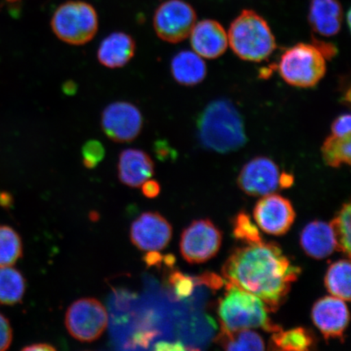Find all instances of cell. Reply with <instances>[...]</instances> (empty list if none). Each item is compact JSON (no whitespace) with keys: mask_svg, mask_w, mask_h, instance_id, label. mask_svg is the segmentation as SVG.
I'll return each instance as SVG.
<instances>
[{"mask_svg":"<svg viewBox=\"0 0 351 351\" xmlns=\"http://www.w3.org/2000/svg\"><path fill=\"white\" fill-rule=\"evenodd\" d=\"M156 335V332H141L136 333V335L132 339V344L134 346H142L145 348L147 345L150 344L154 337Z\"/></svg>","mask_w":351,"mask_h":351,"instance_id":"obj_34","label":"cell"},{"mask_svg":"<svg viewBox=\"0 0 351 351\" xmlns=\"http://www.w3.org/2000/svg\"><path fill=\"white\" fill-rule=\"evenodd\" d=\"M295 217L291 201L274 193L263 196L254 209V218L258 226L271 235L287 234L295 222Z\"/></svg>","mask_w":351,"mask_h":351,"instance_id":"obj_11","label":"cell"},{"mask_svg":"<svg viewBox=\"0 0 351 351\" xmlns=\"http://www.w3.org/2000/svg\"><path fill=\"white\" fill-rule=\"evenodd\" d=\"M326 59L313 44L298 43L285 51L279 73L289 85L298 88L317 86L326 73Z\"/></svg>","mask_w":351,"mask_h":351,"instance_id":"obj_6","label":"cell"},{"mask_svg":"<svg viewBox=\"0 0 351 351\" xmlns=\"http://www.w3.org/2000/svg\"><path fill=\"white\" fill-rule=\"evenodd\" d=\"M62 90L65 95H73L74 94H76L77 86L75 82L73 81H68L63 85Z\"/></svg>","mask_w":351,"mask_h":351,"instance_id":"obj_40","label":"cell"},{"mask_svg":"<svg viewBox=\"0 0 351 351\" xmlns=\"http://www.w3.org/2000/svg\"><path fill=\"white\" fill-rule=\"evenodd\" d=\"M25 279L12 266L0 267V304H19L25 292Z\"/></svg>","mask_w":351,"mask_h":351,"instance_id":"obj_23","label":"cell"},{"mask_svg":"<svg viewBox=\"0 0 351 351\" xmlns=\"http://www.w3.org/2000/svg\"><path fill=\"white\" fill-rule=\"evenodd\" d=\"M12 341V329L8 319L0 313V351L10 348Z\"/></svg>","mask_w":351,"mask_h":351,"instance_id":"obj_31","label":"cell"},{"mask_svg":"<svg viewBox=\"0 0 351 351\" xmlns=\"http://www.w3.org/2000/svg\"><path fill=\"white\" fill-rule=\"evenodd\" d=\"M101 126L104 133L112 141L130 143L141 133L143 117L140 110L133 104L118 101L104 110Z\"/></svg>","mask_w":351,"mask_h":351,"instance_id":"obj_10","label":"cell"},{"mask_svg":"<svg viewBox=\"0 0 351 351\" xmlns=\"http://www.w3.org/2000/svg\"><path fill=\"white\" fill-rule=\"evenodd\" d=\"M350 204H344L330 223L335 235L337 251L344 253L349 258L350 256Z\"/></svg>","mask_w":351,"mask_h":351,"instance_id":"obj_27","label":"cell"},{"mask_svg":"<svg viewBox=\"0 0 351 351\" xmlns=\"http://www.w3.org/2000/svg\"><path fill=\"white\" fill-rule=\"evenodd\" d=\"M313 45L322 52L326 59L331 58V57L336 54L335 47H333L332 44L315 40Z\"/></svg>","mask_w":351,"mask_h":351,"instance_id":"obj_36","label":"cell"},{"mask_svg":"<svg viewBox=\"0 0 351 351\" xmlns=\"http://www.w3.org/2000/svg\"><path fill=\"white\" fill-rule=\"evenodd\" d=\"M205 147L219 153L239 150L247 143L243 118L230 101L219 99L205 108L199 122Z\"/></svg>","mask_w":351,"mask_h":351,"instance_id":"obj_2","label":"cell"},{"mask_svg":"<svg viewBox=\"0 0 351 351\" xmlns=\"http://www.w3.org/2000/svg\"><path fill=\"white\" fill-rule=\"evenodd\" d=\"M280 173L274 161L267 157H256L245 165L238 178L241 190L251 196H265L282 190Z\"/></svg>","mask_w":351,"mask_h":351,"instance_id":"obj_12","label":"cell"},{"mask_svg":"<svg viewBox=\"0 0 351 351\" xmlns=\"http://www.w3.org/2000/svg\"><path fill=\"white\" fill-rule=\"evenodd\" d=\"M172 236V226L156 212L143 213L131 226V241L141 251H160L169 245Z\"/></svg>","mask_w":351,"mask_h":351,"instance_id":"obj_13","label":"cell"},{"mask_svg":"<svg viewBox=\"0 0 351 351\" xmlns=\"http://www.w3.org/2000/svg\"><path fill=\"white\" fill-rule=\"evenodd\" d=\"M343 12L339 0H311L308 20L311 28L322 36L339 34Z\"/></svg>","mask_w":351,"mask_h":351,"instance_id":"obj_19","label":"cell"},{"mask_svg":"<svg viewBox=\"0 0 351 351\" xmlns=\"http://www.w3.org/2000/svg\"><path fill=\"white\" fill-rule=\"evenodd\" d=\"M23 350L27 351H51L56 350V348L53 346L47 343H38L33 344L29 346H25Z\"/></svg>","mask_w":351,"mask_h":351,"instance_id":"obj_39","label":"cell"},{"mask_svg":"<svg viewBox=\"0 0 351 351\" xmlns=\"http://www.w3.org/2000/svg\"><path fill=\"white\" fill-rule=\"evenodd\" d=\"M217 313L221 328L226 330L262 328L274 333L282 328L271 322L265 302L229 282L226 283L225 295L219 301Z\"/></svg>","mask_w":351,"mask_h":351,"instance_id":"obj_3","label":"cell"},{"mask_svg":"<svg viewBox=\"0 0 351 351\" xmlns=\"http://www.w3.org/2000/svg\"><path fill=\"white\" fill-rule=\"evenodd\" d=\"M12 203V197L10 195L7 194V193H1L0 194V205L8 207Z\"/></svg>","mask_w":351,"mask_h":351,"instance_id":"obj_41","label":"cell"},{"mask_svg":"<svg viewBox=\"0 0 351 351\" xmlns=\"http://www.w3.org/2000/svg\"><path fill=\"white\" fill-rule=\"evenodd\" d=\"M215 341L226 350H265V343L262 337L252 329L230 331L221 328Z\"/></svg>","mask_w":351,"mask_h":351,"instance_id":"obj_22","label":"cell"},{"mask_svg":"<svg viewBox=\"0 0 351 351\" xmlns=\"http://www.w3.org/2000/svg\"><path fill=\"white\" fill-rule=\"evenodd\" d=\"M105 149L103 144L96 140H90L82 147L83 165L87 169H94L104 160Z\"/></svg>","mask_w":351,"mask_h":351,"instance_id":"obj_30","label":"cell"},{"mask_svg":"<svg viewBox=\"0 0 351 351\" xmlns=\"http://www.w3.org/2000/svg\"><path fill=\"white\" fill-rule=\"evenodd\" d=\"M300 245L304 251L315 260H322L337 251L335 232L330 223L315 221L302 231Z\"/></svg>","mask_w":351,"mask_h":351,"instance_id":"obj_17","label":"cell"},{"mask_svg":"<svg viewBox=\"0 0 351 351\" xmlns=\"http://www.w3.org/2000/svg\"><path fill=\"white\" fill-rule=\"evenodd\" d=\"M322 153L324 163L332 168H340L342 165H350L351 135L346 137L329 136L322 145Z\"/></svg>","mask_w":351,"mask_h":351,"instance_id":"obj_25","label":"cell"},{"mask_svg":"<svg viewBox=\"0 0 351 351\" xmlns=\"http://www.w3.org/2000/svg\"><path fill=\"white\" fill-rule=\"evenodd\" d=\"M232 234L237 240L245 244L256 243L263 241L260 230L249 215L243 212L239 213L234 218Z\"/></svg>","mask_w":351,"mask_h":351,"instance_id":"obj_28","label":"cell"},{"mask_svg":"<svg viewBox=\"0 0 351 351\" xmlns=\"http://www.w3.org/2000/svg\"><path fill=\"white\" fill-rule=\"evenodd\" d=\"M350 114H344L337 118L332 122L331 130L332 134L337 136V137H346V136L351 135V122Z\"/></svg>","mask_w":351,"mask_h":351,"instance_id":"obj_32","label":"cell"},{"mask_svg":"<svg viewBox=\"0 0 351 351\" xmlns=\"http://www.w3.org/2000/svg\"><path fill=\"white\" fill-rule=\"evenodd\" d=\"M222 243V234L209 219H199L183 231L180 252L190 263H202L213 258Z\"/></svg>","mask_w":351,"mask_h":351,"instance_id":"obj_9","label":"cell"},{"mask_svg":"<svg viewBox=\"0 0 351 351\" xmlns=\"http://www.w3.org/2000/svg\"><path fill=\"white\" fill-rule=\"evenodd\" d=\"M22 254L23 245L19 234L10 226H0V267L15 265Z\"/></svg>","mask_w":351,"mask_h":351,"instance_id":"obj_26","label":"cell"},{"mask_svg":"<svg viewBox=\"0 0 351 351\" xmlns=\"http://www.w3.org/2000/svg\"><path fill=\"white\" fill-rule=\"evenodd\" d=\"M350 11H348V25H349V27H350Z\"/></svg>","mask_w":351,"mask_h":351,"instance_id":"obj_42","label":"cell"},{"mask_svg":"<svg viewBox=\"0 0 351 351\" xmlns=\"http://www.w3.org/2000/svg\"><path fill=\"white\" fill-rule=\"evenodd\" d=\"M300 274V267L285 256L278 244L263 240L237 248L222 267L228 282L260 298L269 313L287 300Z\"/></svg>","mask_w":351,"mask_h":351,"instance_id":"obj_1","label":"cell"},{"mask_svg":"<svg viewBox=\"0 0 351 351\" xmlns=\"http://www.w3.org/2000/svg\"><path fill=\"white\" fill-rule=\"evenodd\" d=\"M168 283L173 295L178 300H183L190 295L197 282V278H193L191 276L184 275L180 271H173L169 276Z\"/></svg>","mask_w":351,"mask_h":351,"instance_id":"obj_29","label":"cell"},{"mask_svg":"<svg viewBox=\"0 0 351 351\" xmlns=\"http://www.w3.org/2000/svg\"><path fill=\"white\" fill-rule=\"evenodd\" d=\"M311 317L324 339L343 341L350 319L348 307L343 300L335 296L320 298L313 306Z\"/></svg>","mask_w":351,"mask_h":351,"instance_id":"obj_14","label":"cell"},{"mask_svg":"<svg viewBox=\"0 0 351 351\" xmlns=\"http://www.w3.org/2000/svg\"><path fill=\"white\" fill-rule=\"evenodd\" d=\"M324 284L332 296L343 301L350 300V263L341 260L328 267Z\"/></svg>","mask_w":351,"mask_h":351,"instance_id":"obj_24","label":"cell"},{"mask_svg":"<svg viewBox=\"0 0 351 351\" xmlns=\"http://www.w3.org/2000/svg\"><path fill=\"white\" fill-rule=\"evenodd\" d=\"M171 73L179 84L192 86L204 80L207 67L203 58L195 51H183L173 57Z\"/></svg>","mask_w":351,"mask_h":351,"instance_id":"obj_20","label":"cell"},{"mask_svg":"<svg viewBox=\"0 0 351 351\" xmlns=\"http://www.w3.org/2000/svg\"><path fill=\"white\" fill-rule=\"evenodd\" d=\"M142 191L144 196L154 199L160 193V186L155 180H147L143 184Z\"/></svg>","mask_w":351,"mask_h":351,"instance_id":"obj_33","label":"cell"},{"mask_svg":"<svg viewBox=\"0 0 351 351\" xmlns=\"http://www.w3.org/2000/svg\"><path fill=\"white\" fill-rule=\"evenodd\" d=\"M165 258L160 253L150 252L143 257V261L147 267H160L162 262H165Z\"/></svg>","mask_w":351,"mask_h":351,"instance_id":"obj_35","label":"cell"},{"mask_svg":"<svg viewBox=\"0 0 351 351\" xmlns=\"http://www.w3.org/2000/svg\"><path fill=\"white\" fill-rule=\"evenodd\" d=\"M315 337L308 329L300 327L284 331L282 328L273 333L270 348L276 350L305 351L314 348Z\"/></svg>","mask_w":351,"mask_h":351,"instance_id":"obj_21","label":"cell"},{"mask_svg":"<svg viewBox=\"0 0 351 351\" xmlns=\"http://www.w3.org/2000/svg\"><path fill=\"white\" fill-rule=\"evenodd\" d=\"M157 350H185L181 343H169V342H159L156 346Z\"/></svg>","mask_w":351,"mask_h":351,"instance_id":"obj_38","label":"cell"},{"mask_svg":"<svg viewBox=\"0 0 351 351\" xmlns=\"http://www.w3.org/2000/svg\"><path fill=\"white\" fill-rule=\"evenodd\" d=\"M293 181H295V178H293L292 174L285 172L280 173V186L282 190V189L291 188L293 186Z\"/></svg>","mask_w":351,"mask_h":351,"instance_id":"obj_37","label":"cell"},{"mask_svg":"<svg viewBox=\"0 0 351 351\" xmlns=\"http://www.w3.org/2000/svg\"><path fill=\"white\" fill-rule=\"evenodd\" d=\"M57 38L69 45L81 46L94 38L99 29L95 8L83 1L65 2L55 11L51 21Z\"/></svg>","mask_w":351,"mask_h":351,"instance_id":"obj_5","label":"cell"},{"mask_svg":"<svg viewBox=\"0 0 351 351\" xmlns=\"http://www.w3.org/2000/svg\"><path fill=\"white\" fill-rule=\"evenodd\" d=\"M108 322L106 308L94 298L73 302L65 315V326L69 335L82 342L98 340L106 330Z\"/></svg>","mask_w":351,"mask_h":351,"instance_id":"obj_7","label":"cell"},{"mask_svg":"<svg viewBox=\"0 0 351 351\" xmlns=\"http://www.w3.org/2000/svg\"><path fill=\"white\" fill-rule=\"evenodd\" d=\"M196 21V12L191 4L183 0H167L158 7L153 25L162 40L178 43L190 36Z\"/></svg>","mask_w":351,"mask_h":351,"instance_id":"obj_8","label":"cell"},{"mask_svg":"<svg viewBox=\"0 0 351 351\" xmlns=\"http://www.w3.org/2000/svg\"><path fill=\"white\" fill-rule=\"evenodd\" d=\"M228 40L239 58L252 62H261L276 48V38L269 24L252 10H243L232 22Z\"/></svg>","mask_w":351,"mask_h":351,"instance_id":"obj_4","label":"cell"},{"mask_svg":"<svg viewBox=\"0 0 351 351\" xmlns=\"http://www.w3.org/2000/svg\"><path fill=\"white\" fill-rule=\"evenodd\" d=\"M155 173V165L148 154L138 149H126L120 154L118 178L121 183L137 188Z\"/></svg>","mask_w":351,"mask_h":351,"instance_id":"obj_16","label":"cell"},{"mask_svg":"<svg viewBox=\"0 0 351 351\" xmlns=\"http://www.w3.org/2000/svg\"><path fill=\"white\" fill-rule=\"evenodd\" d=\"M190 36L193 50L202 58L217 59L225 53L229 47L228 34L217 21L197 22Z\"/></svg>","mask_w":351,"mask_h":351,"instance_id":"obj_15","label":"cell"},{"mask_svg":"<svg viewBox=\"0 0 351 351\" xmlns=\"http://www.w3.org/2000/svg\"><path fill=\"white\" fill-rule=\"evenodd\" d=\"M135 50L134 39L130 34L124 32L112 33L100 43L98 60L105 67L122 68L133 58Z\"/></svg>","mask_w":351,"mask_h":351,"instance_id":"obj_18","label":"cell"}]
</instances>
